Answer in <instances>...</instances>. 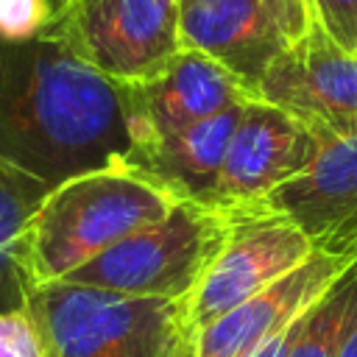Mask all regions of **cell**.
I'll return each mask as SVG.
<instances>
[{
	"label": "cell",
	"mask_w": 357,
	"mask_h": 357,
	"mask_svg": "<svg viewBox=\"0 0 357 357\" xmlns=\"http://www.w3.org/2000/svg\"><path fill=\"white\" fill-rule=\"evenodd\" d=\"M53 187L0 162V312L28 307L33 276L28 262V226Z\"/></svg>",
	"instance_id": "cell-14"
},
{
	"label": "cell",
	"mask_w": 357,
	"mask_h": 357,
	"mask_svg": "<svg viewBox=\"0 0 357 357\" xmlns=\"http://www.w3.org/2000/svg\"><path fill=\"white\" fill-rule=\"evenodd\" d=\"M315 148L318 139L310 128L287 112L251 98L229 142L206 206L218 212L262 206L271 192L304 170Z\"/></svg>",
	"instance_id": "cell-8"
},
{
	"label": "cell",
	"mask_w": 357,
	"mask_h": 357,
	"mask_svg": "<svg viewBox=\"0 0 357 357\" xmlns=\"http://www.w3.org/2000/svg\"><path fill=\"white\" fill-rule=\"evenodd\" d=\"M120 86L131 148L176 134L240 100L257 98L226 67L187 47H181L153 75Z\"/></svg>",
	"instance_id": "cell-9"
},
{
	"label": "cell",
	"mask_w": 357,
	"mask_h": 357,
	"mask_svg": "<svg viewBox=\"0 0 357 357\" xmlns=\"http://www.w3.org/2000/svg\"><path fill=\"white\" fill-rule=\"evenodd\" d=\"M64 3H70V0H53V6H56V8H61Z\"/></svg>",
	"instance_id": "cell-21"
},
{
	"label": "cell",
	"mask_w": 357,
	"mask_h": 357,
	"mask_svg": "<svg viewBox=\"0 0 357 357\" xmlns=\"http://www.w3.org/2000/svg\"><path fill=\"white\" fill-rule=\"evenodd\" d=\"M315 139L312 159L271 192L265 206L290 215L315 251L357 259V131Z\"/></svg>",
	"instance_id": "cell-10"
},
{
	"label": "cell",
	"mask_w": 357,
	"mask_h": 357,
	"mask_svg": "<svg viewBox=\"0 0 357 357\" xmlns=\"http://www.w3.org/2000/svg\"><path fill=\"white\" fill-rule=\"evenodd\" d=\"M178 28L181 47L209 56L254 95L273 59L287 47L262 0H181Z\"/></svg>",
	"instance_id": "cell-12"
},
{
	"label": "cell",
	"mask_w": 357,
	"mask_h": 357,
	"mask_svg": "<svg viewBox=\"0 0 357 357\" xmlns=\"http://www.w3.org/2000/svg\"><path fill=\"white\" fill-rule=\"evenodd\" d=\"M262 6L282 31V36L287 39V45L298 42L312 25L310 0H262Z\"/></svg>",
	"instance_id": "cell-19"
},
{
	"label": "cell",
	"mask_w": 357,
	"mask_h": 357,
	"mask_svg": "<svg viewBox=\"0 0 357 357\" xmlns=\"http://www.w3.org/2000/svg\"><path fill=\"white\" fill-rule=\"evenodd\" d=\"M357 318V262L298 321L284 357H335L346 329Z\"/></svg>",
	"instance_id": "cell-15"
},
{
	"label": "cell",
	"mask_w": 357,
	"mask_h": 357,
	"mask_svg": "<svg viewBox=\"0 0 357 357\" xmlns=\"http://www.w3.org/2000/svg\"><path fill=\"white\" fill-rule=\"evenodd\" d=\"M181 0H70L45 33L117 84L162 70L181 50Z\"/></svg>",
	"instance_id": "cell-5"
},
{
	"label": "cell",
	"mask_w": 357,
	"mask_h": 357,
	"mask_svg": "<svg viewBox=\"0 0 357 357\" xmlns=\"http://www.w3.org/2000/svg\"><path fill=\"white\" fill-rule=\"evenodd\" d=\"M335 357H357V318H354L351 326L346 329V335H343V340H340Z\"/></svg>",
	"instance_id": "cell-20"
},
{
	"label": "cell",
	"mask_w": 357,
	"mask_h": 357,
	"mask_svg": "<svg viewBox=\"0 0 357 357\" xmlns=\"http://www.w3.org/2000/svg\"><path fill=\"white\" fill-rule=\"evenodd\" d=\"M25 310L45 357H170L192 335L181 301L73 282L33 287Z\"/></svg>",
	"instance_id": "cell-3"
},
{
	"label": "cell",
	"mask_w": 357,
	"mask_h": 357,
	"mask_svg": "<svg viewBox=\"0 0 357 357\" xmlns=\"http://www.w3.org/2000/svg\"><path fill=\"white\" fill-rule=\"evenodd\" d=\"M173 198L128 167L92 170L56 184L28 226L33 284H50L120 243L131 231L162 220Z\"/></svg>",
	"instance_id": "cell-2"
},
{
	"label": "cell",
	"mask_w": 357,
	"mask_h": 357,
	"mask_svg": "<svg viewBox=\"0 0 357 357\" xmlns=\"http://www.w3.org/2000/svg\"><path fill=\"white\" fill-rule=\"evenodd\" d=\"M131 131L123 86L53 33L0 39V162L50 187L126 167Z\"/></svg>",
	"instance_id": "cell-1"
},
{
	"label": "cell",
	"mask_w": 357,
	"mask_h": 357,
	"mask_svg": "<svg viewBox=\"0 0 357 357\" xmlns=\"http://www.w3.org/2000/svg\"><path fill=\"white\" fill-rule=\"evenodd\" d=\"M226 215L229 229L223 245L184 301V324L190 332L212 324L315 254L301 226L279 209L262 204Z\"/></svg>",
	"instance_id": "cell-6"
},
{
	"label": "cell",
	"mask_w": 357,
	"mask_h": 357,
	"mask_svg": "<svg viewBox=\"0 0 357 357\" xmlns=\"http://www.w3.org/2000/svg\"><path fill=\"white\" fill-rule=\"evenodd\" d=\"M248 100H240L176 134L131 148L126 167L165 190L173 201L206 206Z\"/></svg>",
	"instance_id": "cell-13"
},
{
	"label": "cell",
	"mask_w": 357,
	"mask_h": 357,
	"mask_svg": "<svg viewBox=\"0 0 357 357\" xmlns=\"http://www.w3.org/2000/svg\"><path fill=\"white\" fill-rule=\"evenodd\" d=\"M257 98L315 134L357 131V50L337 45L312 20L310 31L273 59Z\"/></svg>",
	"instance_id": "cell-7"
},
{
	"label": "cell",
	"mask_w": 357,
	"mask_h": 357,
	"mask_svg": "<svg viewBox=\"0 0 357 357\" xmlns=\"http://www.w3.org/2000/svg\"><path fill=\"white\" fill-rule=\"evenodd\" d=\"M312 20L346 50H357V0H310Z\"/></svg>",
	"instance_id": "cell-18"
},
{
	"label": "cell",
	"mask_w": 357,
	"mask_h": 357,
	"mask_svg": "<svg viewBox=\"0 0 357 357\" xmlns=\"http://www.w3.org/2000/svg\"><path fill=\"white\" fill-rule=\"evenodd\" d=\"M354 257L315 251L298 268L192 332L195 357H245L262 340L298 321L354 265Z\"/></svg>",
	"instance_id": "cell-11"
},
{
	"label": "cell",
	"mask_w": 357,
	"mask_h": 357,
	"mask_svg": "<svg viewBox=\"0 0 357 357\" xmlns=\"http://www.w3.org/2000/svg\"><path fill=\"white\" fill-rule=\"evenodd\" d=\"M226 229V212L176 201L162 220L131 231L59 282L184 304L223 245Z\"/></svg>",
	"instance_id": "cell-4"
},
{
	"label": "cell",
	"mask_w": 357,
	"mask_h": 357,
	"mask_svg": "<svg viewBox=\"0 0 357 357\" xmlns=\"http://www.w3.org/2000/svg\"><path fill=\"white\" fill-rule=\"evenodd\" d=\"M184 357H195V349H192V346H190V349H187V354H184Z\"/></svg>",
	"instance_id": "cell-22"
},
{
	"label": "cell",
	"mask_w": 357,
	"mask_h": 357,
	"mask_svg": "<svg viewBox=\"0 0 357 357\" xmlns=\"http://www.w3.org/2000/svg\"><path fill=\"white\" fill-rule=\"evenodd\" d=\"M53 0H0V39L28 42L53 22Z\"/></svg>",
	"instance_id": "cell-16"
},
{
	"label": "cell",
	"mask_w": 357,
	"mask_h": 357,
	"mask_svg": "<svg viewBox=\"0 0 357 357\" xmlns=\"http://www.w3.org/2000/svg\"><path fill=\"white\" fill-rule=\"evenodd\" d=\"M0 357H45L39 329L28 310L0 312Z\"/></svg>",
	"instance_id": "cell-17"
}]
</instances>
